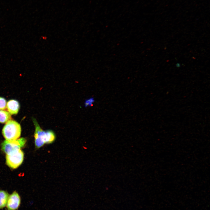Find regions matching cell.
Returning a JSON list of instances; mask_svg holds the SVG:
<instances>
[{
    "label": "cell",
    "mask_w": 210,
    "mask_h": 210,
    "mask_svg": "<svg viewBox=\"0 0 210 210\" xmlns=\"http://www.w3.org/2000/svg\"><path fill=\"white\" fill-rule=\"evenodd\" d=\"M32 120L35 127L34 138L36 148L38 149L45 145L53 143L56 138L54 131L51 130H43L35 118H33Z\"/></svg>",
    "instance_id": "cell-1"
},
{
    "label": "cell",
    "mask_w": 210,
    "mask_h": 210,
    "mask_svg": "<svg viewBox=\"0 0 210 210\" xmlns=\"http://www.w3.org/2000/svg\"><path fill=\"white\" fill-rule=\"evenodd\" d=\"M21 131L20 125L17 122L10 120L6 123L3 127L2 133L6 140H13L20 137Z\"/></svg>",
    "instance_id": "cell-2"
},
{
    "label": "cell",
    "mask_w": 210,
    "mask_h": 210,
    "mask_svg": "<svg viewBox=\"0 0 210 210\" xmlns=\"http://www.w3.org/2000/svg\"><path fill=\"white\" fill-rule=\"evenodd\" d=\"M26 140L24 138L13 140H5L1 144L2 151L6 154L15 150L20 149L25 145Z\"/></svg>",
    "instance_id": "cell-3"
},
{
    "label": "cell",
    "mask_w": 210,
    "mask_h": 210,
    "mask_svg": "<svg viewBox=\"0 0 210 210\" xmlns=\"http://www.w3.org/2000/svg\"><path fill=\"white\" fill-rule=\"evenodd\" d=\"M23 159L24 153L20 149L17 150L6 154V163L10 168L16 169L22 164Z\"/></svg>",
    "instance_id": "cell-4"
},
{
    "label": "cell",
    "mask_w": 210,
    "mask_h": 210,
    "mask_svg": "<svg viewBox=\"0 0 210 210\" xmlns=\"http://www.w3.org/2000/svg\"><path fill=\"white\" fill-rule=\"evenodd\" d=\"M21 204L20 196L16 191L9 195L6 205V210H17Z\"/></svg>",
    "instance_id": "cell-5"
},
{
    "label": "cell",
    "mask_w": 210,
    "mask_h": 210,
    "mask_svg": "<svg viewBox=\"0 0 210 210\" xmlns=\"http://www.w3.org/2000/svg\"><path fill=\"white\" fill-rule=\"evenodd\" d=\"M6 105L8 111L10 114L18 113L20 108L18 101L14 99L10 100L7 102Z\"/></svg>",
    "instance_id": "cell-6"
},
{
    "label": "cell",
    "mask_w": 210,
    "mask_h": 210,
    "mask_svg": "<svg viewBox=\"0 0 210 210\" xmlns=\"http://www.w3.org/2000/svg\"><path fill=\"white\" fill-rule=\"evenodd\" d=\"M9 195L7 192L0 190V209L6 207Z\"/></svg>",
    "instance_id": "cell-7"
},
{
    "label": "cell",
    "mask_w": 210,
    "mask_h": 210,
    "mask_svg": "<svg viewBox=\"0 0 210 210\" xmlns=\"http://www.w3.org/2000/svg\"><path fill=\"white\" fill-rule=\"evenodd\" d=\"M10 114L8 112L3 110H0V123H5L10 120Z\"/></svg>",
    "instance_id": "cell-8"
},
{
    "label": "cell",
    "mask_w": 210,
    "mask_h": 210,
    "mask_svg": "<svg viewBox=\"0 0 210 210\" xmlns=\"http://www.w3.org/2000/svg\"><path fill=\"white\" fill-rule=\"evenodd\" d=\"M6 101L4 98L0 97V110L6 109Z\"/></svg>",
    "instance_id": "cell-9"
},
{
    "label": "cell",
    "mask_w": 210,
    "mask_h": 210,
    "mask_svg": "<svg viewBox=\"0 0 210 210\" xmlns=\"http://www.w3.org/2000/svg\"><path fill=\"white\" fill-rule=\"evenodd\" d=\"M95 101L94 98L91 97L87 99L85 102L86 106H90L93 104Z\"/></svg>",
    "instance_id": "cell-10"
}]
</instances>
